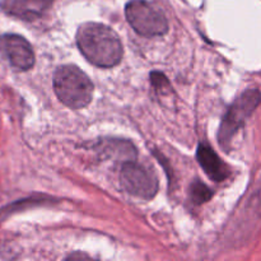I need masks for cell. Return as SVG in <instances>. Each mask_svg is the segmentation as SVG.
Masks as SVG:
<instances>
[{"mask_svg": "<svg viewBox=\"0 0 261 261\" xmlns=\"http://www.w3.org/2000/svg\"><path fill=\"white\" fill-rule=\"evenodd\" d=\"M76 45L84 58L98 68H112L122 58L119 36L101 23H84L76 32Z\"/></svg>", "mask_w": 261, "mask_h": 261, "instance_id": "cell-1", "label": "cell"}, {"mask_svg": "<svg viewBox=\"0 0 261 261\" xmlns=\"http://www.w3.org/2000/svg\"><path fill=\"white\" fill-rule=\"evenodd\" d=\"M54 91L70 109H83L93 97V84L75 65H63L54 74Z\"/></svg>", "mask_w": 261, "mask_h": 261, "instance_id": "cell-2", "label": "cell"}, {"mask_svg": "<svg viewBox=\"0 0 261 261\" xmlns=\"http://www.w3.org/2000/svg\"><path fill=\"white\" fill-rule=\"evenodd\" d=\"M125 15L133 30L144 37L163 36L168 31L165 14L145 0H132L127 3Z\"/></svg>", "mask_w": 261, "mask_h": 261, "instance_id": "cell-3", "label": "cell"}, {"mask_svg": "<svg viewBox=\"0 0 261 261\" xmlns=\"http://www.w3.org/2000/svg\"><path fill=\"white\" fill-rule=\"evenodd\" d=\"M260 102V92L256 89H249L236 99V102L229 107L227 114L224 115L221 127H219L218 142L221 147L228 148L233 135L241 129L246 119H249L250 115L259 106Z\"/></svg>", "mask_w": 261, "mask_h": 261, "instance_id": "cell-4", "label": "cell"}, {"mask_svg": "<svg viewBox=\"0 0 261 261\" xmlns=\"http://www.w3.org/2000/svg\"><path fill=\"white\" fill-rule=\"evenodd\" d=\"M120 180L127 193L145 200L154 198L158 191V180L154 173L133 160L122 165Z\"/></svg>", "mask_w": 261, "mask_h": 261, "instance_id": "cell-5", "label": "cell"}, {"mask_svg": "<svg viewBox=\"0 0 261 261\" xmlns=\"http://www.w3.org/2000/svg\"><path fill=\"white\" fill-rule=\"evenodd\" d=\"M0 54L13 68L20 71L30 70L35 65V53L24 37L14 33L0 36Z\"/></svg>", "mask_w": 261, "mask_h": 261, "instance_id": "cell-6", "label": "cell"}, {"mask_svg": "<svg viewBox=\"0 0 261 261\" xmlns=\"http://www.w3.org/2000/svg\"><path fill=\"white\" fill-rule=\"evenodd\" d=\"M53 2L54 0H0V9L10 17L31 22L42 17L50 9Z\"/></svg>", "mask_w": 261, "mask_h": 261, "instance_id": "cell-7", "label": "cell"}, {"mask_svg": "<svg viewBox=\"0 0 261 261\" xmlns=\"http://www.w3.org/2000/svg\"><path fill=\"white\" fill-rule=\"evenodd\" d=\"M196 158H198L199 165L203 167V170L212 180L219 182L228 177V167L222 162L218 154L208 144H204V143L199 144L198 150H196Z\"/></svg>", "mask_w": 261, "mask_h": 261, "instance_id": "cell-8", "label": "cell"}, {"mask_svg": "<svg viewBox=\"0 0 261 261\" xmlns=\"http://www.w3.org/2000/svg\"><path fill=\"white\" fill-rule=\"evenodd\" d=\"M190 196L191 200L195 204H203L205 203V201H208L209 199L213 196V193H212V190L205 185V184L200 182V181H195V182L191 185Z\"/></svg>", "mask_w": 261, "mask_h": 261, "instance_id": "cell-9", "label": "cell"}]
</instances>
